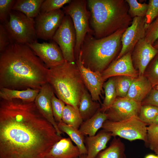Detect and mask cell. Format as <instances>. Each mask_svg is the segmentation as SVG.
<instances>
[{"mask_svg":"<svg viewBox=\"0 0 158 158\" xmlns=\"http://www.w3.org/2000/svg\"><path fill=\"white\" fill-rule=\"evenodd\" d=\"M90 23L97 39L109 36L131 24L129 6L124 0H87Z\"/></svg>","mask_w":158,"mask_h":158,"instance_id":"3957f363","label":"cell"},{"mask_svg":"<svg viewBox=\"0 0 158 158\" xmlns=\"http://www.w3.org/2000/svg\"><path fill=\"white\" fill-rule=\"evenodd\" d=\"M158 114V107L148 104L141 105L139 118L147 125L151 124Z\"/></svg>","mask_w":158,"mask_h":158,"instance_id":"f546056e","label":"cell"},{"mask_svg":"<svg viewBox=\"0 0 158 158\" xmlns=\"http://www.w3.org/2000/svg\"><path fill=\"white\" fill-rule=\"evenodd\" d=\"M145 17H135L133 18L131 25L122 35L121 48L117 60L128 52H132L138 41L145 38Z\"/></svg>","mask_w":158,"mask_h":158,"instance_id":"8fae6325","label":"cell"},{"mask_svg":"<svg viewBox=\"0 0 158 158\" xmlns=\"http://www.w3.org/2000/svg\"><path fill=\"white\" fill-rule=\"evenodd\" d=\"M151 150L154 151L155 154L158 156V145L153 147Z\"/></svg>","mask_w":158,"mask_h":158,"instance_id":"b9f144b4","label":"cell"},{"mask_svg":"<svg viewBox=\"0 0 158 158\" xmlns=\"http://www.w3.org/2000/svg\"><path fill=\"white\" fill-rule=\"evenodd\" d=\"M52 111L54 118L58 123L62 122V115L65 104L62 100L56 97L54 94L51 99Z\"/></svg>","mask_w":158,"mask_h":158,"instance_id":"836d02e7","label":"cell"},{"mask_svg":"<svg viewBox=\"0 0 158 158\" xmlns=\"http://www.w3.org/2000/svg\"><path fill=\"white\" fill-rule=\"evenodd\" d=\"M87 0H72L63 8L64 14L69 16L72 20L76 34L74 53L75 60L78 58L81 45L86 34H93L89 23L90 13L87 9Z\"/></svg>","mask_w":158,"mask_h":158,"instance_id":"8992f818","label":"cell"},{"mask_svg":"<svg viewBox=\"0 0 158 158\" xmlns=\"http://www.w3.org/2000/svg\"><path fill=\"white\" fill-rule=\"evenodd\" d=\"M75 63L79 70L85 86L89 92L92 99L101 104L100 96L104 81L102 73L93 71L89 68L85 67L82 61L80 53Z\"/></svg>","mask_w":158,"mask_h":158,"instance_id":"5bb4252c","label":"cell"},{"mask_svg":"<svg viewBox=\"0 0 158 158\" xmlns=\"http://www.w3.org/2000/svg\"><path fill=\"white\" fill-rule=\"evenodd\" d=\"M145 16V28L146 30L150 24L158 17V0H150Z\"/></svg>","mask_w":158,"mask_h":158,"instance_id":"e575fe53","label":"cell"},{"mask_svg":"<svg viewBox=\"0 0 158 158\" xmlns=\"http://www.w3.org/2000/svg\"><path fill=\"white\" fill-rule=\"evenodd\" d=\"M54 94L52 87L47 82L41 87L34 102L42 114L54 127L58 135L61 136L63 132L59 129L52 111L51 99Z\"/></svg>","mask_w":158,"mask_h":158,"instance_id":"e0dca14e","label":"cell"},{"mask_svg":"<svg viewBox=\"0 0 158 158\" xmlns=\"http://www.w3.org/2000/svg\"><path fill=\"white\" fill-rule=\"evenodd\" d=\"M126 29L100 39L87 34L80 51L84 65L93 71L102 73L110 64L121 47V37Z\"/></svg>","mask_w":158,"mask_h":158,"instance_id":"277c9868","label":"cell"},{"mask_svg":"<svg viewBox=\"0 0 158 158\" xmlns=\"http://www.w3.org/2000/svg\"><path fill=\"white\" fill-rule=\"evenodd\" d=\"M151 124L158 125V114L157 116Z\"/></svg>","mask_w":158,"mask_h":158,"instance_id":"7bdbcfd3","label":"cell"},{"mask_svg":"<svg viewBox=\"0 0 158 158\" xmlns=\"http://www.w3.org/2000/svg\"><path fill=\"white\" fill-rule=\"evenodd\" d=\"M145 38L153 45L158 40V17L150 24L146 30Z\"/></svg>","mask_w":158,"mask_h":158,"instance_id":"8d00e7d4","label":"cell"},{"mask_svg":"<svg viewBox=\"0 0 158 158\" xmlns=\"http://www.w3.org/2000/svg\"><path fill=\"white\" fill-rule=\"evenodd\" d=\"M100 104L94 101L86 88L81 97L78 111L83 121L93 116L100 108Z\"/></svg>","mask_w":158,"mask_h":158,"instance_id":"603a6c76","label":"cell"},{"mask_svg":"<svg viewBox=\"0 0 158 158\" xmlns=\"http://www.w3.org/2000/svg\"><path fill=\"white\" fill-rule=\"evenodd\" d=\"M72 0H45L42 4L40 13H47L54 11L63 8L66 4H68Z\"/></svg>","mask_w":158,"mask_h":158,"instance_id":"1f68e13d","label":"cell"},{"mask_svg":"<svg viewBox=\"0 0 158 158\" xmlns=\"http://www.w3.org/2000/svg\"><path fill=\"white\" fill-rule=\"evenodd\" d=\"M11 43L8 34L4 25L0 24V53Z\"/></svg>","mask_w":158,"mask_h":158,"instance_id":"f35d334b","label":"cell"},{"mask_svg":"<svg viewBox=\"0 0 158 158\" xmlns=\"http://www.w3.org/2000/svg\"><path fill=\"white\" fill-rule=\"evenodd\" d=\"M144 158H158V156L153 154H149L147 155Z\"/></svg>","mask_w":158,"mask_h":158,"instance_id":"60d3db41","label":"cell"},{"mask_svg":"<svg viewBox=\"0 0 158 158\" xmlns=\"http://www.w3.org/2000/svg\"><path fill=\"white\" fill-rule=\"evenodd\" d=\"M100 109L91 118L83 121L79 129L85 136L96 135L107 120L106 114L101 112Z\"/></svg>","mask_w":158,"mask_h":158,"instance_id":"7402d4cb","label":"cell"},{"mask_svg":"<svg viewBox=\"0 0 158 158\" xmlns=\"http://www.w3.org/2000/svg\"><path fill=\"white\" fill-rule=\"evenodd\" d=\"M80 155L79 149L70 138H63L53 145L45 158H75Z\"/></svg>","mask_w":158,"mask_h":158,"instance_id":"ac0fdd59","label":"cell"},{"mask_svg":"<svg viewBox=\"0 0 158 158\" xmlns=\"http://www.w3.org/2000/svg\"><path fill=\"white\" fill-rule=\"evenodd\" d=\"M141 106V103L126 97L116 98L105 112L107 120L118 122L138 116Z\"/></svg>","mask_w":158,"mask_h":158,"instance_id":"7c38bea8","label":"cell"},{"mask_svg":"<svg viewBox=\"0 0 158 158\" xmlns=\"http://www.w3.org/2000/svg\"><path fill=\"white\" fill-rule=\"evenodd\" d=\"M155 89L158 91V85H157L154 86V87Z\"/></svg>","mask_w":158,"mask_h":158,"instance_id":"bcb514c9","label":"cell"},{"mask_svg":"<svg viewBox=\"0 0 158 158\" xmlns=\"http://www.w3.org/2000/svg\"><path fill=\"white\" fill-rule=\"evenodd\" d=\"M0 88L40 90L49 68L27 44L11 43L0 53Z\"/></svg>","mask_w":158,"mask_h":158,"instance_id":"7a4b0ae2","label":"cell"},{"mask_svg":"<svg viewBox=\"0 0 158 158\" xmlns=\"http://www.w3.org/2000/svg\"><path fill=\"white\" fill-rule=\"evenodd\" d=\"M47 80L57 98L78 111L81 97L86 87L75 62L65 61L61 65L49 68Z\"/></svg>","mask_w":158,"mask_h":158,"instance_id":"5b68a950","label":"cell"},{"mask_svg":"<svg viewBox=\"0 0 158 158\" xmlns=\"http://www.w3.org/2000/svg\"><path fill=\"white\" fill-rule=\"evenodd\" d=\"M147 125L138 116L118 122L107 120L104 123L103 129L111 133L114 137L119 136L130 141L137 140L147 142Z\"/></svg>","mask_w":158,"mask_h":158,"instance_id":"ba28073f","label":"cell"},{"mask_svg":"<svg viewBox=\"0 0 158 158\" xmlns=\"http://www.w3.org/2000/svg\"><path fill=\"white\" fill-rule=\"evenodd\" d=\"M103 87L104 90L105 96L100 110L101 112L105 113L117 98L114 77L109 78L106 82L104 83Z\"/></svg>","mask_w":158,"mask_h":158,"instance_id":"4316f807","label":"cell"},{"mask_svg":"<svg viewBox=\"0 0 158 158\" xmlns=\"http://www.w3.org/2000/svg\"><path fill=\"white\" fill-rule=\"evenodd\" d=\"M65 16L61 9L47 13H40L34 18L37 39L45 40H52Z\"/></svg>","mask_w":158,"mask_h":158,"instance_id":"30bf717a","label":"cell"},{"mask_svg":"<svg viewBox=\"0 0 158 158\" xmlns=\"http://www.w3.org/2000/svg\"><path fill=\"white\" fill-rule=\"evenodd\" d=\"M125 0L129 6V14L132 18L135 17H145L148 4L140 3L136 0Z\"/></svg>","mask_w":158,"mask_h":158,"instance_id":"4dcf8cb0","label":"cell"},{"mask_svg":"<svg viewBox=\"0 0 158 158\" xmlns=\"http://www.w3.org/2000/svg\"><path fill=\"white\" fill-rule=\"evenodd\" d=\"M147 130V141L146 145L151 150L158 145V125H149Z\"/></svg>","mask_w":158,"mask_h":158,"instance_id":"d590c367","label":"cell"},{"mask_svg":"<svg viewBox=\"0 0 158 158\" xmlns=\"http://www.w3.org/2000/svg\"><path fill=\"white\" fill-rule=\"evenodd\" d=\"M152 88L145 76H138L131 84L126 97L141 103Z\"/></svg>","mask_w":158,"mask_h":158,"instance_id":"ffe728a7","label":"cell"},{"mask_svg":"<svg viewBox=\"0 0 158 158\" xmlns=\"http://www.w3.org/2000/svg\"><path fill=\"white\" fill-rule=\"evenodd\" d=\"M141 104V105H150L158 107V91L153 87Z\"/></svg>","mask_w":158,"mask_h":158,"instance_id":"ab89813d","label":"cell"},{"mask_svg":"<svg viewBox=\"0 0 158 158\" xmlns=\"http://www.w3.org/2000/svg\"><path fill=\"white\" fill-rule=\"evenodd\" d=\"M52 40L59 47L65 61L75 62L74 51L76 34L72 20L69 16L65 15Z\"/></svg>","mask_w":158,"mask_h":158,"instance_id":"9c48e42d","label":"cell"},{"mask_svg":"<svg viewBox=\"0 0 158 158\" xmlns=\"http://www.w3.org/2000/svg\"><path fill=\"white\" fill-rule=\"evenodd\" d=\"M44 0H17L12 10L21 12L27 17L35 18L40 13L41 6Z\"/></svg>","mask_w":158,"mask_h":158,"instance_id":"d4e9b609","label":"cell"},{"mask_svg":"<svg viewBox=\"0 0 158 158\" xmlns=\"http://www.w3.org/2000/svg\"><path fill=\"white\" fill-rule=\"evenodd\" d=\"M57 124L60 130L66 134L78 148L80 155L87 154V151L85 144V137L79 129L67 125L62 121Z\"/></svg>","mask_w":158,"mask_h":158,"instance_id":"cb8c5ba5","label":"cell"},{"mask_svg":"<svg viewBox=\"0 0 158 158\" xmlns=\"http://www.w3.org/2000/svg\"><path fill=\"white\" fill-rule=\"evenodd\" d=\"M117 96L126 97L130 86L135 78L126 76L114 77Z\"/></svg>","mask_w":158,"mask_h":158,"instance_id":"f1b7e54d","label":"cell"},{"mask_svg":"<svg viewBox=\"0 0 158 158\" xmlns=\"http://www.w3.org/2000/svg\"><path fill=\"white\" fill-rule=\"evenodd\" d=\"M27 45L48 68L61 65L65 61L61 49L53 41L41 43L37 42Z\"/></svg>","mask_w":158,"mask_h":158,"instance_id":"4fadbf2b","label":"cell"},{"mask_svg":"<svg viewBox=\"0 0 158 158\" xmlns=\"http://www.w3.org/2000/svg\"><path fill=\"white\" fill-rule=\"evenodd\" d=\"M146 76L151 83L153 87L158 85V56H155Z\"/></svg>","mask_w":158,"mask_h":158,"instance_id":"74e56055","label":"cell"},{"mask_svg":"<svg viewBox=\"0 0 158 158\" xmlns=\"http://www.w3.org/2000/svg\"><path fill=\"white\" fill-rule=\"evenodd\" d=\"M153 46L155 48L158 49V40L154 42Z\"/></svg>","mask_w":158,"mask_h":158,"instance_id":"ee69618b","label":"cell"},{"mask_svg":"<svg viewBox=\"0 0 158 158\" xmlns=\"http://www.w3.org/2000/svg\"><path fill=\"white\" fill-rule=\"evenodd\" d=\"M102 74L104 81L110 78L120 76L136 78L138 74L133 66L130 52L111 63Z\"/></svg>","mask_w":158,"mask_h":158,"instance_id":"2e32d148","label":"cell"},{"mask_svg":"<svg viewBox=\"0 0 158 158\" xmlns=\"http://www.w3.org/2000/svg\"><path fill=\"white\" fill-rule=\"evenodd\" d=\"M125 146L119 138L114 137L107 147L99 152L95 158H126Z\"/></svg>","mask_w":158,"mask_h":158,"instance_id":"484cf974","label":"cell"},{"mask_svg":"<svg viewBox=\"0 0 158 158\" xmlns=\"http://www.w3.org/2000/svg\"><path fill=\"white\" fill-rule=\"evenodd\" d=\"M62 138L34 102L0 99V158H45Z\"/></svg>","mask_w":158,"mask_h":158,"instance_id":"6da1fadb","label":"cell"},{"mask_svg":"<svg viewBox=\"0 0 158 158\" xmlns=\"http://www.w3.org/2000/svg\"><path fill=\"white\" fill-rule=\"evenodd\" d=\"M132 51L133 62L138 70L139 76L144 75L149 63L158 54V49L145 38L138 41Z\"/></svg>","mask_w":158,"mask_h":158,"instance_id":"9a60e30c","label":"cell"},{"mask_svg":"<svg viewBox=\"0 0 158 158\" xmlns=\"http://www.w3.org/2000/svg\"><path fill=\"white\" fill-rule=\"evenodd\" d=\"M40 90L31 88L20 90L0 88V99L6 100L16 99L26 102H33Z\"/></svg>","mask_w":158,"mask_h":158,"instance_id":"44dd1931","label":"cell"},{"mask_svg":"<svg viewBox=\"0 0 158 158\" xmlns=\"http://www.w3.org/2000/svg\"><path fill=\"white\" fill-rule=\"evenodd\" d=\"M112 136L109 132L103 129L92 136L85 138L87 149V158H95L101 151L107 148V145Z\"/></svg>","mask_w":158,"mask_h":158,"instance_id":"d6986e66","label":"cell"},{"mask_svg":"<svg viewBox=\"0 0 158 158\" xmlns=\"http://www.w3.org/2000/svg\"><path fill=\"white\" fill-rule=\"evenodd\" d=\"M3 25L11 43L28 44L37 42L34 19L21 12L12 10L8 20Z\"/></svg>","mask_w":158,"mask_h":158,"instance_id":"52a82bcc","label":"cell"},{"mask_svg":"<svg viewBox=\"0 0 158 158\" xmlns=\"http://www.w3.org/2000/svg\"><path fill=\"white\" fill-rule=\"evenodd\" d=\"M75 158H87V154H82Z\"/></svg>","mask_w":158,"mask_h":158,"instance_id":"f6af8a7d","label":"cell"},{"mask_svg":"<svg viewBox=\"0 0 158 158\" xmlns=\"http://www.w3.org/2000/svg\"><path fill=\"white\" fill-rule=\"evenodd\" d=\"M16 0H0V23L4 24L9 20L10 14Z\"/></svg>","mask_w":158,"mask_h":158,"instance_id":"d6a6232c","label":"cell"},{"mask_svg":"<svg viewBox=\"0 0 158 158\" xmlns=\"http://www.w3.org/2000/svg\"><path fill=\"white\" fill-rule=\"evenodd\" d=\"M62 121L67 125L79 129L83 121L78 110L72 106L66 104L62 113Z\"/></svg>","mask_w":158,"mask_h":158,"instance_id":"83f0119b","label":"cell"}]
</instances>
